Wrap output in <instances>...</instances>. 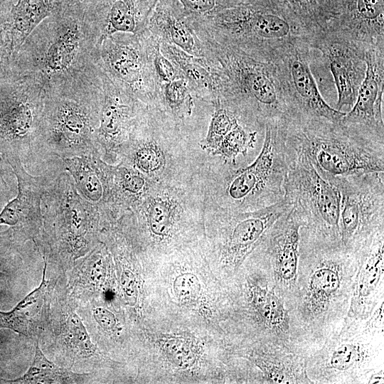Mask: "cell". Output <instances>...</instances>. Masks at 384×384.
Here are the masks:
<instances>
[{
	"label": "cell",
	"mask_w": 384,
	"mask_h": 384,
	"mask_svg": "<svg viewBox=\"0 0 384 384\" xmlns=\"http://www.w3.org/2000/svg\"><path fill=\"white\" fill-rule=\"evenodd\" d=\"M72 0H18L8 13L6 28L10 38L11 56L29 34L46 18Z\"/></svg>",
	"instance_id": "obj_27"
},
{
	"label": "cell",
	"mask_w": 384,
	"mask_h": 384,
	"mask_svg": "<svg viewBox=\"0 0 384 384\" xmlns=\"http://www.w3.org/2000/svg\"><path fill=\"white\" fill-rule=\"evenodd\" d=\"M97 42L81 1L72 0L45 18L11 60L15 68L32 75L47 92L97 74Z\"/></svg>",
	"instance_id": "obj_2"
},
{
	"label": "cell",
	"mask_w": 384,
	"mask_h": 384,
	"mask_svg": "<svg viewBox=\"0 0 384 384\" xmlns=\"http://www.w3.org/2000/svg\"><path fill=\"white\" fill-rule=\"evenodd\" d=\"M122 279L126 297L129 301L134 302L137 297V288L134 275L129 271H126Z\"/></svg>",
	"instance_id": "obj_42"
},
{
	"label": "cell",
	"mask_w": 384,
	"mask_h": 384,
	"mask_svg": "<svg viewBox=\"0 0 384 384\" xmlns=\"http://www.w3.org/2000/svg\"><path fill=\"white\" fill-rule=\"evenodd\" d=\"M302 227L292 207L273 223L256 247L270 285L284 300L297 279Z\"/></svg>",
	"instance_id": "obj_15"
},
{
	"label": "cell",
	"mask_w": 384,
	"mask_h": 384,
	"mask_svg": "<svg viewBox=\"0 0 384 384\" xmlns=\"http://www.w3.org/2000/svg\"><path fill=\"white\" fill-rule=\"evenodd\" d=\"M196 36L232 46L272 62L287 45L311 37L297 18L276 0H249L218 8L203 15L188 16Z\"/></svg>",
	"instance_id": "obj_3"
},
{
	"label": "cell",
	"mask_w": 384,
	"mask_h": 384,
	"mask_svg": "<svg viewBox=\"0 0 384 384\" xmlns=\"http://www.w3.org/2000/svg\"><path fill=\"white\" fill-rule=\"evenodd\" d=\"M344 2L345 0H325L328 22L339 14Z\"/></svg>",
	"instance_id": "obj_43"
},
{
	"label": "cell",
	"mask_w": 384,
	"mask_h": 384,
	"mask_svg": "<svg viewBox=\"0 0 384 384\" xmlns=\"http://www.w3.org/2000/svg\"><path fill=\"white\" fill-rule=\"evenodd\" d=\"M160 50L187 81L191 92L213 105L218 100L214 78L205 58L193 56L165 43H160Z\"/></svg>",
	"instance_id": "obj_28"
},
{
	"label": "cell",
	"mask_w": 384,
	"mask_h": 384,
	"mask_svg": "<svg viewBox=\"0 0 384 384\" xmlns=\"http://www.w3.org/2000/svg\"><path fill=\"white\" fill-rule=\"evenodd\" d=\"M242 2H245V1H247L249 0H240Z\"/></svg>",
	"instance_id": "obj_46"
},
{
	"label": "cell",
	"mask_w": 384,
	"mask_h": 384,
	"mask_svg": "<svg viewBox=\"0 0 384 384\" xmlns=\"http://www.w3.org/2000/svg\"><path fill=\"white\" fill-rule=\"evenodd\" d=\"M102 96L101 72L46 92L36 142L38 164L100 154L95 144Z\"/></svg>",
	"instance_id": "obj_5"
},
{
	"label": "cell",
	"mask_w": 384,
	"mask_h": 384,
	"mask_svg": "<svg viewBox=\"0 0 384 384\" xmlns=\"http://www.w3.org/2000/svg\"><path fill=\"white\" fill-rule=\"evenodd\" d=\"M98 68L119 88L144 105L160 101V88L149 58L144 32L117 33L99 41Z\"/></svg>",
	"instance_id": "obj_12"
},
{
	"label": "cell",
	"mask_w": 384,
	"mask_h": 384,
	"mask_svg": "<svg viewBox=\"0 0 384 384\" xmlns=\"http://www.w3.org/2000/svg\"><path fill=\"white\" fill-rule=\"evenodd\" d=\"M146 30L160 43L173 45L188 54L204 58L203 46L188 16L177 0H157Z\"/></svg>",
	"instance_id": "obj_25"
},
{
	"label": "cell",
	"mask_w": 384,
	"mask_h": 384,
	"mask_svg": "<svg viewBox=\"0 0 384 384\" xmlns=\"http://www.w3.org/2000/svg\"><path fill=\"white\" fill-rule=\"evenodd\" d=\"M311 49L307 41L298 39L277 52L272 60L287 113L339 122L346 113L331 107L322 97L310 69Z\"/></svg>",
	"instance_id": "obj_14"
},
{
	"label": "cell",
	"mask_w": 384,
	"mask_h": 384,
	"mask_svg": "<svg viewBox=\"0 0 384 384\" xmlns=\"http://www.w3.org/2000/svg\"><path fill=\"white\" fill-rule=\"evenodd\" d=\"M157 0H82L85 16L97 37L146 30ZM97 42V43H98Z\"/></svg>",
	"instance_id": "obj_23"
},
{
	"label": "cell",
	"mask_w": 384,
	"mask_h": 384,
	"mask_svg": "<svg viewBox=\"0 0 384 384\" xmlns=\"http://www.w3.org/2000/svg\"><path fill=\"white\" fill-rule=\"evenodd\" d=\"M260 154L252 164L229 172L225 196L230 208L251 211L284 198L288 154L280 119L267 122Z\"/></svg>",
	"instance_id": "obj_9"
},
{
	"label": "cell",
	"mask_w": 384,
	"mask_h": 384,
	"mask_svg": "<svg viewBox=\"0 0 384 384\" xmlns=\"http://www.w3.org/2000/svg\"><path fill=\"white\" fill-rule=\"evenodd\" d=\"M146 216L150 230L157 236L166 235L173 224V208L167 201L154 199L146 208Z\"/></svg>",
	"instance_id": "obj_37"
},
{
	"label": "cell",
	"mask_w": 384,
	"mask_h": 384,
	"mask_svg": "<svg viewBox=\"0 0 384 384\" xmlns=\"http://www.w3.org/2000/svg\"><path fill=\"white\" fill-rule=\"evenodd\" d=\"M100 72L102 96L95 144L101 159L108 163L121 156L144 104L127 95Z\"/></svg>",
	"instance_id": "obj_16"
},
{
	"label": "cell",
	"mask_w": 384,
	"mask_h": 384,
	"mask_svg": "<svg viewBox=\"0 0 384 384\" xmlns=\"http://www.w3.org/2000/svg\"><path fill=\"white\" fill-rule=\"evenodd\" d=\"M213 105L215 110L205 141V146L212 152L232 129L240 123V119L235 112L219 100Z\"/></svg>",
	"instance_id": "obj_35"
},
{
	"label": "cell",
	"mask_w": 384,
	"mask_h": 384,
	"mask_svg": "<svg viewBox=\"0 0 384 384\" xmlns=\"http://www.w3.org/2000/svg\"><path fill=\"white\" fill-rule=\"evenodd\" d=\"M112 181L116 199L123 211L136 208L147 190L146 176L123 161L112 165Z\"/></svg>",
	"instance_id": "obj_29"
},
{
	"label": "cell",
	"mask_w": 384,
	"mask_h": 384,
	"mask_svg": "<svg viewBox=\"0 0 384 384\" xmlns=\"http://www.w3.org/2000/svg\"><path fill=\"white\" fill-rule=\"evenodd\" d=\"M364 60L366 73L356 100L341 122L369 137L384 140V44L366 50Z\"/></svg>",
	"instance_id": "obj_19"
},
{
	"label": "cell",
	"mask_w": 384,
	"mask_h": 384,
	"mask_svg": "<svg viewBox=\"0 0 384 384\" xmlns=\"http://www.w3.org/2000/svg\"><path fill=\"white\" fill-rule=\"evenodd\" d=\"M44 259V267L41 282L38 287L28 294L16 306L8 312L0 311V328H7L18 334L28 336L30 333L31 313L29 309L37 312V304L43 300L47 287L46 272L47 263Z\"/></svg>",
	"instance_id": "obj_31"
},
{
	"label": "cell",
	"mask_w": 384,
	"mask_h": 384,
	"mask_svg": "<svg viewBox=\"0 0 384 384\" xmlns=\"http://www.w3.org/2000/svg\"><path fill=\"white\" fill-rule=\"evenodd\" d=\"M328 61L337 90L336 110L352 107L366 73L365 50L340 34L326 28L312 42Z\"/></svg>",
	"instance_id": "obj_18"
},
{
	"label": "cell",
	"mask_w": 384,
	"mask_h": 384,
	"mask_svg": "<svg viewBox=\"0 0 384 384\" xmlns=\"http://www.w3.org/2000/svg\"><path fill=\"white\" fill-rule=\"evenodd\" d=\"M85 374H78L66 368L58 367L49 361L41 350L38 342L36 345L33 360L21 377L13 380H3L9 383H75Z\"/></svg>",
	"instance_id": "obj_30"
},
{
	"label": "cell",
	"mask_w": 384,
	"mask_h": 384,
	"mask_svg": "<svg viewBox=\"0 0 384 384\" xmlns=\"http://www.w3.org/2000/svg\"><path fill=\"white\" fill-rule=\"evenodd\" d=\"M67 324L69 340L73 348L82 356H92L95 352L96 348L92 343L80 317L75 312L71 313Z\"/></svg>",
	"instance_id": "obj_38"
},
{
	"label": "cell",
	"mask_w": 384,
	"mask_h": 384,
	"mask_svg": "<svg viewBox=\"0 0 384 384\" xmlns=\"http://www.w3.org/2000/svg\"><path fill=\"white\" fill-rule=\"evenodd\" d=\"M144 33L151 66L159 87L163 84L183 78L175 65L161 53L159 41L146 30Z\"/></svg>",
	"instance_id": "obj_36"
},
{
	"label": "cell",
	"mask_w": 384,
	"mask_h": 384,
	"mask_svg": "<svg viewBox=\"0 0 384 384\" xmlns=\"http://www.w3.org/2000/svg\"><path fill=\"white\" fill-rule=\"evenodd\" d=\"M9 71L0 78V157L33 166L38 164L36 142L46 91L38 80L14 65Z\"/></svg>",
	"instance_id": "obj_8"
},
{
	"label": "cell",
	"mask_w": 384,
	"mask_h": 384,
	"mask_svg": "<svg viewBox=\"0 0 384 384\" xmlns=\"http://www.w3.org/2000/svg\"><path fill=\"white\" fill-rule=\"evenodd\" d=\"M93 316L103 329L112 331L117 329V319L114 314L108 309L103 307H95L93 309Z\"/></svg>",
	"instance_id": "obj_41"
},
{
	"label": "cell",
	"mask_w": 384,
	"mask_h": 384,
	"mask_svg": "<svg viewBox=\"0 0 384 384\" xmlns=\"http://www.w3.org/2000/svg\"><path fill=\"white\" fill-rule=\"evenodd\" d=\"M280 122L285 142L303 152L327 179L384 172V140L321 117L287 113Z\"/></svg>",
	"instance_id": "obj_6"
},
{
	"label": "cell",
	"mask_w": 384,
	"mask_h": 384,
	"mask_svg": "<svg viewBox=\"0 0 384 384\" xmlns=\"http://www.w3.org/2000/svg\"><path fill=\"white\" fill-rule=\"evenodd\" d=\"M63 166L71 176L79 193L98 209L100 223L123 213L116 199L112 181V165L100 154L65 159Z\"/></svg>",
	"instance_id": "obj_22"
},
{
	"label": "cell",
	"mask_w": 384,
	"mask_h": 384,
	"mask_svg": "<svg viewBox=\"0 0 384 384\" xmlns=\"http://www.w3.org/2000/svg\"><path fill=\"white\" fill-rule=\"evenodd\" d=\"M18 1V0H16V1Z\"/></svg>",
	"instance_id": "obj_48"
},
{
	"label": "cell",
	"mask_w": 384,
	"mask_h": 384,
	"mask_svg": "<svg viewBox=\"0 0 384 384\" xmlns=\"http://www.w3.org/2000/svg\"><path fill=\"white\" fill-rule=\"evenodd\" d=\"M261 370L265 383H313L308 377L304 356L294 346L264 343L249 356Z\"/></svg>",
	"instance_id": "obj_26"
},
{
	"label": "cell",
	"mask_w": 384,
	"mask_h": 384,
	"mask_svg": "<svg viewBox=\"0 0 384 384\" xmlns=\"http://www.w3.org/2000/svg\"><path fill=\"white\" fill-rule=\"evenodd\" d=\"M284 195L302 228L333 240L340 239L341 195L302 151L289 146Z\"/></svg>",
	"instance_id": "obj_11"
},
{
	"label": "cell",
	"mask_w": 384,
	"mask_h": 384,
	"mask_svg": "<svg viewBox=\"0 0 384 384\" xmlns=\"http://www.w3.org/2000/svg\"><path fill=\"white\" fill-rule=\"evenodd\" d=\"M300 22L313 40L324 31L328 23L325 0H276Z\"/></svg>",
	"instance_id": "obj_32"
},
{
	"label": "cell",
	"mask_w": 384,
	"mask_h": 384,
	"mask_svg": "<svg viewBox=\"0 0 384 384\" xmlns=\"http://www.w3.org/2000/svg\"><path fill=\"white\" fill-rule=\"evenodd\" d=\"M357 250L358 265L346 316L364 320L383 300L384 230L368 238Z\"/></svg>",
	"instance_id": "obj_21"
},
{
	"label": "cell",
	"mask_w": 384,
	"mask_h": 384,
	"mask_svg": "<svg viewBox=\"0 0 384 384\" xmlns=\"http://www.w3.org/2000/svg\"><path fill=\"white\" fill-rule=\"evenodd\" d=\"M365 51L384 44L383 0H345L339 14L326 26Z\"/></svg>",
	"instance_id": "obj_24"
},
{
	"label": "cell",
	"mask_w": 384,
	"mask_h": 384,
	"mask_svg": "<svg viewBox=\"0 0 384 384\" xmlns=\"http://www.w3.org/2000/svg\"><path fill=\"white\" fill-rule=\"evenodd\" d=\"M305 363L313 383H366L383 368V333L369 331L363 320L346 316L305 356Z\"/></svg>",
	"instance_id": "obj_7"
},
{
	"label": "cell",
	"mask_w": 384,
	"mask_h": 384,
	"mask_svg": "<svg viewBox=\"0 0 384 384\" xmlns=\"http://www.w3.org/2000/svg\"><path fill=\"white\" fill-rule=\"evenodd\" d=\"M41 211L48 239L60 252L78 257L90 250L100 213L79 193L68 171H61L46 185Z\"/></svg>",
	"instance_id": "obj_10"
},
{
	"label": "cell",
	"mask_w": 384,
	"mask_h": 384,
	"mask_svg": "<svg viewBox=\"0 0 384 384\" xmlns=\"http://www.w3.org/2000/svg\"><path fill=\"white\" fill-rule=\"evenodd\" d=\"M201 286L198 277L191 273L178 276L174 282L176 297L182 303H192L201 294Z\"/></svg>",
	"instance_id": "obj_39"
},
{
	"label": "cell",
	"mask_w": 384,
	"mask_h": 384,
	"mask_svg": "<svg viewBox=\"0 0 384 384\" xmlns=\"http://www.w3.org/2000/svg\"><path fill=\"white\" fill-rule=\"evenodd\" d=\"M4 50H11L9 36L6 28L0 29V62Z\"/></svg>",
	"instance_id": "obj_44"
},
{
	"label": "cell",
	"mask_w": 384,
	"mask_h": 384,
	"mask_svg": "<svg viewBox=\"0 0 384 384\" xmlns=\"http://www.w3.org/2000/svg\"><path fill=\"white\" fill-rule=\"evenodd\" d=\"M257 134L256 130L249 131L238 123L223 139L213 151V154L220 156L228 164H235L239 156H245L254 147Z\"/></svg>",
	"instance_id": "obj_34"
},
{
	"label": "cell",
	"mask_w": 384,
	"mask_h": 384,
	"mask_svg": "<svg viewBox=\"0 0 384 384\" xmlns=\"http://www.w3.org/2000/svg\"><path fill=\"white\" fill-rule=\"evenodd\" d=\"M187 16L203 15L217 8L225 7L228 0H177Z\"/></svg>",
	"instance_id": "obj_40"
},
{
	"label": "cell",
	"mask_w": 384,
	"mask_h": 384,
	"mask_svg": "<svg viewBox=\"0 0 384 384\" xmlns=\"http://www.w3.org/2000/svg\"><path fill=\"white\" fill-rule=\"evenodd\" d=\"M77 1H81L82 0H77Z\"/></svg>",
	"instance_id": "obj_47"
},
{
	"label": "cell",
	"mask_w": 384,
	"mask_h": 384,
	"mask_svg": "<svg viewBox=\"0 0 384 384\" xmlns=\"http://www.w3.org/2000/svg\"><path fill=\"white\" fill-rule=\"evenodd\" d=\"M160 101L176 118L189 117L193 110L191 90L183 78L174 80L160 86Z\"/></svg>",
	"instance_id": "obj_33"
},
{
	"label": "cell",
	"mask_w": 384,
	"mask_h": 384,
	"mask_svg": "<svg viewBox=\"0 0 384 384\" xmlns=\"http://www.w3.org/2000/svg\"><path fill=\"white\" fill-rule=\"evenodd\" d=\"M358 265V250L301 228L297 279L284 301L292 343L304 357L346 319Z\"/></svg>",
	"instance_id": "obj_1"
},
{
	"label": "cell",
	"mask_w": 384,
	"mask_h": 384,
	"mask_svg": "<svg viewBox=\"0 0 384 384\" xmlns=\"http://www.w3.org/2000/svg\"><path fill=\"white\" fill-rule=\"evenodd\" d=\"M331 180L341 195L339 230L341 243L357 250L384 230V172H370Z\"/></svg>",
	"instance_id": "obj_13"
},
{
	"label": "cell",
	"mask_w": 384,
	"mask_h": 384,
	"mask_svg": "<svg viewBox=\"0 0 384 384\" xmlns=\"http://www.w3.org/2000/svg\"><path fill=\"white\" fill-rule=\"evenodd\" d=\"M292 207L284 198L265 208L229 213L222 250L223 262L238 268L255 250L267 230Z\"/></svg>",
	"instance_id": "obj_20"
},
{
	"label": "cell",
	"mask_w": 384,
	"mask_h": 384,
	"mask_svg": "<svg viewBox=\"0 0 384 384\" xmlns=\"http://www.w3.org/2000/svg\"><path fill=\"white\" fill-rule=\"evenodd\" d=\"M383 368H381L378 370H376L373 372L369 378L367 380L366 383L370 384H378V383H383L384 382V373H383Z\"/></svg>",
	"instance_id": "obj_45"
},
{
	"label": "cell",
	"mask_w": 384,
	"mask_h": 384,
	"mask_svg": "<svg viewBox=\"0 0 384 384\" xmlns=\"http://www.w3.org/2000/svg\"><path fill=\"white\" fill-rule=\"evenodd\" d=\"M12 169L17 181V194L0 211V225L14 228L24 236L38 233L43 223L41 198L46 185L65 171L62 164L46 166L42 174L33 176L17 159L6 161Z\"/></svg>",
	"instance_id": "obj_17"
},
{
	"label": "cell",
	"mask_w": 384,
	"mask_h": 384,
	"mask_svg": "<svg viewBox=\"0 0 384 384\" xmlns=\"http://www.w3.org/2000/svg\"><path fill=\"white\" fill-rule=\"evenodd\" d=\"M215 80L218 100L240 118L262 128L287 112L272 62L255 58L232 46L197 36Z\"/></svg>",
	"instance_id": "obj_4"
}]
</instances>
